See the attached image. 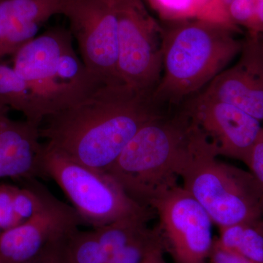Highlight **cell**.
Masks as SVG:
<instances>
[{
  "mask_svg": "<svg viewBox=\"0 0 263 263\" xmlns=\"http://www.w3.org/2000/svg\"><path fill=\"white\" fill-rule=\"evenodd\" d=\"M162 71L152 99L178 108L200 92L239 55L240 29L200 18L162 22Z\"/></svg>",
  "mask_w": 263,
  "mask_h": 263,
  "instance_id": "3",
  "label": "cell"
},
{
  "mask_svg": "<svg viewBox=\"0 0 263 263\" xmlns=\"http://www.w3.org/2000/svg\"><path fill=\"white\" fill-rule=\"evenodd\" d=\"M215 148L224 156L247 164L258 136L261 122L234 105L199 92L181 104Z\"/></svg>",
  "mask_w": 263,
  "mask_h": 263,
  "instance_id": "10",
  "label": "cell"
},
{
  "mask_svg": "<svg viewBox=\"0 0 263 263\" xmlns=\"http://www.w3.org/2000/svg\"><path fill=\"white\" fill-rule=\"evenodd\" d=\"M158 217L155 229L174 263H209L214 238L208 213L183 186L152 202Z\"/></svg>",
  "mask_w": 263,
  "mask_h": 263,
  "instance_id": "9",
  "label": "cell"
},
{
  "mask_svg": "<svg viewBox=\"0 0 263 263\" xmlns=\"http://www.w3.org/2000/svg\"><path fill=\"white\" fill-rule=\"evenodd\" d=\"M216 238L224 249L256 263H263V219L220 228Z\"/></svg>",
  "mask_w": 263,
  "mask_h": 263,
  "instance_id": "16",
  "label": "cell"
},
{
  "mask_svg": "<svg viewBox=\"0 0 263 263\" xmlns=\"http://www.w3.org/2000/svg\"><path fill=\"white\" fill-rule=\"evenodd\" d=\"M41 176L54 181L84 223L93 229L133 216H153V209L133 200L105 171L91 168L43 143Z\"/></svg>",
  "mask_w": 263,
  "mask_h": 263,
  "instance_id": "6",
  "label": "cell"
},
{
  "mask_svg": "<svg viewBox=\"0 0 263 263\" xmlns=\"http://www.w3.org/2000/svg\"><path fill=\"white\" fill-rule=\"evenodd\" d=\"M118 69L123 84L152 96L162 71L163 29L143 0H116Z\"/></svg>",
  "mask_w": 263,
  "mask_h": 263,
  "instance_id": "7",
  "label": "cell"
},
{
  "mask_svg": "<svg viewBox=\"0 0 263 263\" xmlns=\"http://www.w3.org/2000/svg\"><path fill=\"white\" fill-rule=\"evenodd\" d=\"M15 186L0 184V230L5 231L21 224L15 215L13 206V195Z\"/></svg>",
  "mask_w": 263,
  "mask_h": 263,
  "instance_id": "23",
  "label": "cell"
},
{
  "mask_svg": "<svg viewBox=\"0 0 263 263\" xmlns=\"http://www.w3.org/2000/svg\"><path fill=\"white\" fill-rule=\"evenodd\" d=\"M71 235L50 242L37 255L22 263H76L70 247Z\"/></svg>",
  "mask_w": 263,
  "mask_h": 263,
  "instance_id": "21",
  "label": "cell"
},
{
  "mask_svg": "<svg viewBox=\"0 0 263 263\" xmlns=\"http://www.w3.org/2000/svg\"><path fill=\"white\" fill-rule=\"evenodd\" d=\"M233 1V0H211L197 18L226 24L234 28L240 29L232 25L228 20L227 10Z\"/></svg>",
  "mask_w": 263,
  "mask_h": 263,
  "instance_id": "24",
  "label": "cell"
},
{
  "mask_svg": "<svg viewBox=\"0 0 263 263\" xmlns=\"http://www.w3.org/2000/svg\"><path fill=\"white\" fill-rule=\"evenodd\" d=\"M208 141L181 179L183 188L220 228L263 217V189L250 171L224 163Z\"/></svg>",
  "mask_w": 263,
  "mask_h": 263,
  "instance_id": "5",
  "label": "cell"
},
{
  "mask_svg": "<svg viewBox=\"0 0 263 263\" xmlns=\"http://www.w3.org/2000/svg\"><path fill=\"white\" fill-rule=\"evenodd\" d=\"M263 122V34H248L234 65L200 91Z\"/></svg>",
  "mask_w": 263,
  "mask_h": 263,
  "instance_id": "12",
  "label": "cell"
},
{
  "mask_svg": "<svg viewBox=\"0 0 263 263\" xmlns=\"http://www.w3.org/2000/svg\"><path fill=\"white\" fill-rule=\"evenodd\" d=\"M162 22L196 18L211 0H147Z\"/></svg>",
  "mask_w": 263,
  "mask_h": 263,
  "instance_id": "17",
  "label": "cell"
},
{
  "mask_svg": "<svg viewBox=\"0 0 263 263\" xmlns=\"http://www.w3.org/2000/svg\"><path fill=\"white\" fill-rule=\"evenodd\" d=\"M249 34H263V0H256L255 12Z\"/></svg>",
  "mask_w": 263,
  "mask_h": 263,
  "instance_id": "28",
  "label": "cell"
},
{
  "mask_svg": "<svg viewBox=\"0 0 263 263\" xmlns=\"http://www.w3.org/2000/svg\"><path fill=\"white\" fill-rule=\"evenodd\" d=\"M2 233L1 230H0V233Z\"/></svg>",
  "mask_w": 263,
  "mask_h": 263,
  "instance_id": "30",
  "label": "cell"
},
{
  "mask_svg": "<svg viewBox=\"0 0 263 263\" xmlns=\"http://www.w3.org/2000/svg\"><path fill=\"white\" fill-rule=\"evenodd\" d=\"M48 190L40 184L20 188L15 186L13 195V206L15 215L21 224L28 220L43 207Z\"/></svg>",
  "mask_w": 263,
  "mask_h": 263,
  "instance_id": "20",
  "label": "cell"
},
{
  "mask_svg": "<svg viewBox=\"0 0 263 263\" xmlns=\"http://www.w3.org/2000/svg\"><path fill=\"white\" fill-rule=\"evenodd\" d=\"M70 247L76 263H106L107 258L95 230L79 229L71 235Z\"/></svg>",
  "mask_w": 263,
  "mask_h": 263,
  "instance_id": "18",
  "label": "cell"
},
{
  "mask_svg": "<svg viewBox=\"0 0 263 263\" xmlns=\"http://www.w3.org/2000/svg\"><path fill=\"white\" fill-rule=\"evenodd\" d=\"M246 165L263 189V127L254 142Z\"/></svg>",
  "mask_w": 263,
  "mask_h": 263,
  "instance_id": "25",
  "label": "cell"
},
{
  "mask_svg": "<svg viewBox=\"0 0 263 263\" xmlns=\"http://www.w3.org/2000/svg\"><path fill=\"white\" fill-rule=\"evenodd\" d=\"M13 67L28 86L43 120L103 85L76 53L70 32L62 28L48 29L26 44L13 55Z\"/></svg>",
  "mask_w": 263,
  "mask_h": 263,
  "instance_id": "4",
  "label": "cell"
},
{
  "mask_svg": "<svg viewBox=\"0 0 263 263\" xmlns=\"http://www.w3.org/2000/svg\"><path fill=\"white\" fill-rule=\"evenodd\" d=\"M9 110L0 107V179L42 177L40 127L26 119H12Z\"/></svg>",
  "mask_w": 263,
  "mask_h": 263,
  "instance_id": "13",
  "label": "cell"
},
{
  "mask_svg": "<svg viewBox=\"0 0 263 263\" xmlns=\"http://www.w3.org/2000/svg\"><path fill=\"white\" fill-rule=\"evenodd\" d=\"M209 263H256L240 254L221 247L214 238L212 251L209 256Z\"/></svg>",
  "mask_w": 263,
  "mask_h": 263,
  "instance_id": "26",
  "label": "cell"
},
{
  "mask_svg": "<svg viewBox=\"0 0 263 263\" xmlns=\"http://www.w3.org/2000/svg\"><path fill=\"white\" fill-rule=\"evenodd\" d=\"M261 209H262V215H263V195L262 200H261Z\"/></svg>",
  "mask_w": 263,
  "mask_h": 263,
  "instance_id": "29",
  "label": "cell"
},
{
  "mask_svg": "<svg viewBox=\"0 0 263 263\" xmlns=\"http://www.w3.org/2000/svg\"><path fill=\"white\" fill-rule=\"evenodd\" d=\"M70 0H0V58L14 55Z\"/></svg>",
  "mask_w": 263,
  "mask_h": 263,
  "instance_id": "14",
  "label": "cell"
},
{
  "mask_svg": "<svg viewBox=\"0 0 263 263\" xmlns=\"http://www.w3.org/2000/svg\"><path fill=\"white\" fill-rule=\"evenodd\" d=\"M160 240L155 228H147L124 246L107 263H142L148 251Z\"/></svg>",
  "mask_w": 263,
  "mask_h": 263,
  "instance_id": "19",
  "label": "cell"
},
{
  "mask_svg": "<svg viewBox=\"0 0 263 263\" xmlns=\"http://www.w3.org/2000/svg\"><path fill=\"white\" fill-rule=\"evenodd\" d=\"M63 15L90 73L103 84H123L118 69L116 0H70Z\"/></svg>",
  "mask_w": 263,
  "mask_h": 263,
  "instance_id": "8",
  "label": "cell"
},
{
  "mask_svg": "<svg viewBox=\"0 0 263 263\" xmlns=\"http://www.w3.org/2000/svg\"><path fill=\"white\" fill-rule=\"evenodd\" d=\"M167 108L125 84H103L40 127L48 146L72 160L105 171L140 129Z\"/></svg>",
  "mask_w": 263,
  "mask_h": 263,
  "instance_id": "1",
  "label": "cell"
},
{
  "mask_svg": "<svg viewBox=\"0 0 263 263\" xmlns=\"http://www.w3.org/2000/svg\"><path fill=\"white\" fill-rule=\"evenodd\" d=\"M164 252L161 240L148 251L142 263H168L164 258Z\"/></svg>",
  "mask_w": 263,
  "mask_h": 263,
  "instance_id": "27",
  "label": "cell"
},
{
  "mask_svg": "<svg viewBox=\"0 0 263 263\" xmlns=\"http://www.w3.org/2000/svg\"><path fill=\"white\" fill-rule=\"evenodd\" d=\"M0 107L23 114L26 120L41 127L42 114L25 81L13 66L0 62Z\"/></svg>",
  "mask_w": 263,
  "mask_h": 263,
  "instance_id": "15",
  "label": "cell"
},
{
  "mask_svg": "<svg viewBox=\"0 0 263 263\" xmlns=\"http://www.w3.org/2000/svg\"><path fill=\"white\" fill-rule=\"evenodd\" d=\"M207 138L182 105L148 121L105 170L143 206L179 186L194 157Z\"/></svg>",
  "mask_w": 263,
  "mask_h": 263,
  "instance_id": "2",
  "label": "cell"
},
{
  "mask_svg": "<svg viewBox=\"0 0 263 263\" xmlns=\"http://www.w3.org/2000/svg\"><path fill=\"white\" fill-rule=\"evenodd\" d=\"M84 224L75 209L47 191L41 210L19 226L0 233V263H22L50 242L68 236Z\"/></svg>",
  "mask_w": 263,
  "mask_h": 263,
  "instance_id": "11",
  "label": "cell"
},
{
  "mask_svg": "<svg viewBox=\"0 0 263 263\" xmlns=\"http://www.w3.org/2000/svg\"><path fill=\"white\" fill-rule=\"evenodd\" d=\"M256 0H233L228 6L227 13L232 25L250 31L253 24Z\"/></svg>",
  "mask_w": 263,
  "mask_h": 263,
  "instance_id": "22",
  "label": "cell"
}]
</instances>
